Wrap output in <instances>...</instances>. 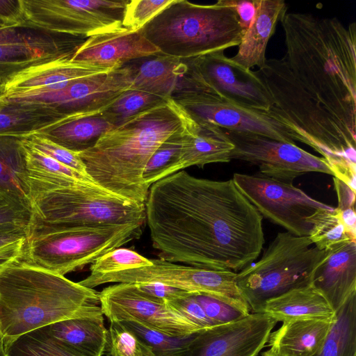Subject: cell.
Instances as JSON below:
<instances>
[{
  "label": "cell",
  "mask_w": 356,
  "mask_h": 356,
  "mask_svg": "<svg viewBox=\"0 0 356 356\" xmlns=\"http://www.w3.org/2000/svg\"><path fill=\"white\" fill-rule=\"evenodd\" d=\"M17 203V202H13L7 198H6L5 197L3 196H1L0 195V206L1 205H3V204H8V203ZM21 204V203H20ZM25 205V204H24Z\"/></svg>",
  "instance_id": "cell-52"
},
{
  "label": "cell",
  "mask_w": 356,
  "mask_h": 356,
  "mask_svg": "<svg viewBox=\"0 0 356 356\" xmlns=\"http://www.w3.org/2000/svg\"><path fill=\"white\" fill-rule=\"evenodd\" d=\"M26 238L0 248V271L19 260Z\"/></svg>",
  "instance_id": "cell-47"
},
{
  "label": "cell",
  "mask_w": 356,
  "mask_h": 356,
  "mask_svg": "<svg viewBox=\"0 0 356 356\" xmlns=\"http://www.w3.org/2000/svg\"><path fill=\"white\" fill-rule=\"evenodd\" d=\"M205 314L215 325L236 321L248 316L237 308L204 293H193Z\"/></svg>",
  "instance_id": "cell-42"
},
{
  "label": "cell",
  "mask_w": 356,
  "mask_h": 356,
  "mask_svg": "<svg viewBox=\"0 0 356 356\" xmlns=\"http://www.w3.org/2000/svg\"><path fill=\"white\" fill-rule=\"evenodd\" d=\"M0 19L7 27L22 26L24 22L21 0H0Z\"/></svg>",
  "instance_id": "cell-46"
},
{
  "label": "cell",
  "mask_w": 356,
  "mask_h": 356,
  "mask_svg": "<svg viewBox=\"0 0 356 356\" xmlns=\"http://www.w3.org/2000/svg\"><path fill=\"white\" fill-rule=\"evenodd\" d=\"M106 352L110 356H156L150 346L120 322H110Z\"/></svg>",
  "instance_id": "cell-37"
},
{
  "label": "cell",
  "mask_w": 356,
  "mask_h": 356,
  "mask_svg": "<svg viewBox=\"0 0 356 356\" xmlns=\"http://www.w3.org/2000/svg\"><path fill=\"white\" fill-rule=\"evenodd\" d=\"M136 284L145 294L165 302L189 293V292L159 282H143Z\"/></svg>",
  "instance_id": "cell-45"
},
{
  "label": "cell",
  "mask_w": 356,
  "mask_h": 356,
  "mask_svg": "<svg viewBox=\"0 0 356 356\" xmlns=\"http://www.w3.org/2000/svg\"><path fill=\"white\" fill-rule=\"evenodd\" d=\"M152 264L149 259L128 248L114 249L97 259L90 266V275L118 272Z\"/></svg>",
  "instance_id": "cell-38"
},
{
  "label": "cell",
  "mask_w": 356,
  "mask_h": 356,
  "mask_svg": "<svg viewBox=\"0 0 356 356\" xmlns=\"http://www.w3.org/2000/svg\"><path fill=\"white\" fill-rule=\"evenodd\" d=\"M0 356H6V351L3 343V341L0 332Z\"/></svg>",
  "instance_id": "cell-51"
},
{
  "label": "cell",
  "mask_w": 356,
  "mask_h": 356,
  "mask_svg": "<svg viewBox=\"0 0 356 356\" xmlns=\"http://www.w3.org/2000/svg\"><path fill=\"white\" fill-rule=\"evenodd\" d=\"M334 183L339 202L337 208L339 210L355 208V191L336 177H334Z\"/></svg>",
  "instance_id": "cell-50"
},
{
  "label": "cell",
  "mask_w": 356,
  "mask_h": 356,
  "mask_svg": "<svg viewBox=\"0 0 356 356\" xmlns=\"http://www.w3.org/2000/svg\"><path fill=\"white\" fill-rule=\"evenodd\" d=\"M72 56H63L25 69L3 86L4 95L30 90H56L72 81L112 70L74 61Z\"/></svg>",
  "instance_id": "cell-22"
},
{
  "label": "cell",
  "mask_w": 356,
  "mask_h": 356,
  "mask_svg": "<svg viewBox=\"0 0 356 356\" xmlns=\"http://www.w3.org/2000/svg\"><path fill=\"white\" fill-rule=\"evenodd\" d=\"M312 224L309 238L319 250L347 240H356L346 227L337 207L318 210L309 218Z\"/></svg>",
  "instance_id": "cell-35"
},
{
  "label": "cell",
  "mask_w": 356,
  "mask_h": 356,
  "mask_svg": "<svg viewBox=\"0 0 356 356\" xmlns=\"http://www.w3.org/2000/svg\"><path fill=\"white\" fill-rule=\"evenodd\" d=\"M234 1L240 24L243 32L245 33L252 22L256 13L254 0H234Z\"/></svg>",
  "instance_id": "cell-48"
},
{
  "label": "cell",
  "mask_w": 356,
  "mask_h": 356,
  "mask_svg": "<svg viewBox=\"0 0 356 356\" xmlns=\"http://www.w3.org/2000/svg\"><path fill=\"white\" fill-rule=\"evenodd\" d=\"M86 39L29 26L0 29V85L33 65L73 55Z\"/></svg>",
  "instance_id": "cell-16"
},
{
  "label": "cell",
  "mask_w": 356,
  "mask_h": 356,
  "mask_svg": "<svg viewBox=\"0 0 356 356\" xmlns=\"http://www.w3.org/2000/svg\"><path fill=\"white\" fill-rule=\"evenodd\" d=\"M8 356H86L38 330L22 335L8 348Z\"/></svg>",
  "instance_id": "cell-36"
},
{
  "label": "cell",
  "mask_w": 356,
  "mask_h": 356,
  "mask_svg": "<svg viewBox=\"0 0 356 356\" xmlns=\"http://www.w3.org/2000/svg\"><path fill=\"white\" fill-rule=\"evenodd\" d=\"M195 122L184 151L180 171L193 165L203 168L209 163L229 162L234 145L225 131L209 122Z\"/></svg>",
  "instance_id": "cell-28"
},
{
  "label": "cell",
  "mask_w": 356,
  "mask_h": 356,
  "mask_svg": "<svg viewBox=\"0 0 356 356\" xmlns=\"http://www.w3.org/2000/svg\"><path fill=\"white\" fill-rule=\"evenodd\" d=\"M261 356H274L273 355L270 354L268 351L263 352L261 353Z\"/></svg>",
  "instance_id": "cell-54"
},
{
  "label": "cell",
  "mask_w": 356,
  "mask_h": 356,
  "mask_svg": "<svg viewBox=\"0 0 356 356\" xmlns=\"http://www.w3.org/2000/svg\"><path fill=\"white\" fill-rule=\"evenodd\" d=\"M191 62L224 102L264 112L271 107V99L256 71L235 63L224 51L193 58Z\"/></svg>",
  "instance_id": "cell-18"
},
{
  "label": "cell",
  "mask_w": 356,
  "mask_h": 356,
  "mask_svg": "<svg viewBox=\"0 0 356 356\" xmlns=\"http://www.w3.org/2000/svg\"><path fill=\"white\" fill-rule=\"evenodd\" d=\"M313 356H356V293L335 311L325 340Z\"/></svg>",
  "instance_id": "cell-31"
},
{
  "label": "cell",
  "mask_w": 356,
  "mask_h": 356,
  "mask_svg": "<svg viewBox=\"0 0 356 356\" xmlns=\"http://www.w3.org/2000/svg\"><path fill=\"white\" fill-rule=\"evenodd\" d=\"M277 321L265 313H250L234 322L203 328L186 343L156 356H257L266 346Z\"/></svg>",
  "instance_id": "cell-14"
},
{
  "label": "cell",
  "mask_w": 356,
  "mask_h": 356,
  "mask_svg": "<svg viewBox=\"0 0 356 356\" xmlns=\"http://www.w3.org/2000/svg\"><path fill=\"white\" fill-rule=\"evenodd\" d=\"M22 138L20 136L0 135V195L31 207Z\"/></svg>",
  "instance_id": "cell-27"
},
{
  "label": "cell",
  "mask_w": 356,
  "mask_h": 356,
  "mask_svg": "<svg viewBox=\"0 0 356 356\" xmlns=\"http://www.w3.org/2000/svg\"><path fill=\"white\" fill-rule=\"evenodd\" d=\"M325 254L309 236L277 233L260 259L236 273L235 281L251 313H262L268 300L310 285Z\"/></svg>",
  "instance_id": "cell-7"
},
{
  "label": "cell",
  "mask_w": 356,
  "mask_h": 356,
  "mask_svg": "<svg viewBox=\"0 0 356 356\" xmlns=\"http://www.w3.org/2000/svg\"><path fill=\"white\" fill-rule=\"evenodd\" d=\"M145 211L152 246L164 261L236 273L265 242L263 217L232 179L179 171L149 187Z\"/></svg>",
  "instance_id": "cell-2"
},
{
  "label": "cell",
  "mask_w": 356,
  "mask_h": 356,
  "mask_svg": "<svg viewBox=\"0 0 356 356\" xmlns=\"http://www.w3.org/2000/svg\"><path fill=\"white\" fill-rule=\"evenodd\" d=\"M136 65L126 64L106 73L72 81L56 90H30L3 95L0 103L47 106L65 118L100 113L131 88Z\"/></svg>",
  "instance_id": "cell-10"
},
{
  "label": "cell",
  "mask_w": 356,
  "mask_h": 356,
  "mask_svg": "<svg viewBox=\"0 0 356 356\" xmlns=\"http://www.w3.org/2000/svg\"><path fill=\"white\" fill-rule=\"evenodd\" d=\"M173 1L174 0L128 1L124 10L122 26L131 31L142 29Z\"/></svg>",
  "instance_id": "cell-40"
},
{
  "label": "cell",
  "mask_w": 356,
  "mask_h": 356,
  "mask_svg": "<svg viewBox=\"0 0 356 356\" xmlns=\"http://www.w3.org/2000/svg\"><path fill=\"white\" fill-rule=\"evenodd\" d=\"M86 356H104L108 329L104 315L66 319L36 330Z\"/></svg>",
  "instance_id": "cell-25"
},
{
  "label": "cell",
  "mask_w": 356,
  "mask_h": 356,
  "mask_svg": "<svg viewBox=\"0 0 356 356\" xmlns=\"http://www.w3.org/2000/svg\"><path fill=\"white\" fill-rule=\"evenodd\" d=\"M4 95V89L2 85H0V98Z\"/></svg>",
  "instance_id": "cell-53"
},
{
  "label": "cell",
  "mask_w": 356,
  "mask_h": 356,
  "mask_svg": "<svg viewBox=\"0 0 356 356\" xmlns=\"http://www.w3.org/2000/svg\"><path fill=\"white\" fill-rule=\"evenodd\" d=\"M112 128L113 126L100 113L67 118L36 134L79 153L94 145L103 134Z\"/></svg>",
  "instance_id": "cell-29"
},
{
  "label": "cell",
  "mask_w": 356,
  "mask_h": 356,
  "mask_svg": "<svg viewBox=\"0 0 356 356\" xmlns=\"http://www.w3.org/2000/svg\"><path fill=\"white\" fill-rule=\"evenodd\" d=\"M262 313L270 316L277 322L299 318L332 320L335 316L334 309L311 284L268 300Z\"/></svg>",
  "instance_id": "cell-26"
},
{
  "label": "cell",
  "mask_w": 356,
  "mask_h": 356,
  "mask_svg": "<svg viewBox=\"0 0 356 356\" xmlns=\"http://www.w3.org/2000/svg\"><path fill=\"white\" fill-rule=\"evenodd\" d=\"M170 308L182 314L201 328L215 325L205 314L203 308L189 293L184 296L165 302Z\"/></svg>",
  "instance_id": "cell-43"
},
{
  "label": "cell",
  "mask_w": 356,
  "mask_h": 356,
  "mask_svg": "<svg viewBox=\"0 0 356 356\" xmlns=\"http://www.w3.org/2000/svg\"><path fill=\"white\" fill-rule=\"evenodd\" d=\"M254 19L244 33L237 53L231 57L235 63L250 70L264 66L268 41L287 10L283 0H254Z\"/></svg>",
  "instance_id": "cell-23"
},
{
  "label": "cell",
  "mask_w": 356,
  "mask_h": 356,
  "mask_svg": "<svg viewBox=\"0 0 356 356\" xmlns=\"http://www.w3.org/2000/svg\"><path fill=\"white\" fill-rule=\"evenodd\" d=\"M24 22L58 33L87 38L122 27L127 0H21Z\"/></svg>",
  "instance_id": "cell-11"
},
{
  "label": "cell",
  "mask_w": 356,
  "mask_h": 356,
  "mask_svg": "<svg viewBox=\"0 0 356 356\" xmlns=\"http://www.w3.org/2000/svg\"><path fill=\"white\" fill-rule=\"evenodd\" d=\"M225 131L234 145L231 160H241L257 165V174L261 176L290 184L308 172L333 176L324 158L312 154L296 144L275 140L255 134Z\"/></svg>",
  "instance_id": "cell-13"
},
{
  "label": "cell",
  "mask_w": 356,
  "mask_h": 356,
  "mask_svg": "<svg viewBox=\"0 0 356 356\" xmlns=\"http://www.w3.org/2000/svg\"><path fill=\"white\" fill-rule=\"evenodd\" d=\"M6 356H8V355H6Z\"/></svg>",
  "instance_id": "cell-56"
},
{
  "label": "cell",
  "mask_w": 356,
  "mask_h": 356,
  "mask_svg": "<svg viewBox=\"0 0 356 356\" xmlns=\"http://www.w3.org/2000/svg\"><path fill=\"white\" fill-rule=\"evenodd\" d=\"M22 143L29 176L65 186L95 184L72 168L31 147L23 141V138Z\"/></svg>",
  "instance_id": "cell-33"
},
{
  "label": "cell",
  "mask_w": 356,
  "mask_h": 356,
  "mask_svg": "<svg viewBox=\"0 0 356 356\" xmlns=\"http://www.w3.org/2000/svg\"><path fill=\"white\" fill-rule=\"evenodd\" d=\"M193 120L169 98L107 131L78 154L97 185L120 197L145 204L149 192L143 179L145 165L168 138Z\"/></svg>",
  "instance_id": "cell-3"
},
{
  "label": "cell",
  "mask_w": 356,
  "mask_h": 356,
  "mask_svg": "<svg viewBox=\"0 0 356 356\" xmlns=\"http://www.w3.org/2000/svg\"><path fill=\"white\" fill-rule=\"evenodd\" d=\"M131 88L164 98H172L187 92H203L220 96L195 70L191 58L162 54L136 65Z\"/></svg>",
  "instance_id": "cell-19"
},
{
  "label": "cell",
  "mask_w": 356,
  "mask_h": 356,
  "mask_svg": "<svg viewBox=\"0 0 356 356\" xmlns=\"http://www.w3.org/2000/svg\"><path fill=\"white\" fill-rule=\"evenodd\" d=\"M334 319L299 318L284 321L277 330L271 332L267 351L274 356H313L325 341Z\"/></svg>",
  "instance_id": "cell-24"
},
{
  "label": "cell",
  "mask_w": 356,
  "mask_h": 356,
  "mask_svg": "<svg viewBox=\"0 0 356 356\" xmlns=\"http://www.w3.org/2000/svg\"><path fill=\"white\" fill-rule=\"evenodd\" d=\"M120 323L133 332L142 341L150 346L155 355L181 347L186 343L189 337H171L134 321Z\"/></svg>",
  "instance_id": "cell-41"
},
{
  "label": "cell",
  "mask_w": 356,
  "mask_h": 356,
  "mask_svg": "<svg viewBox=\"0 0 356 356\" xmlns=\"http://www.w3.org/2000/svg\"><path fill=\"white\" fill-rule=\"evenodd\" d=\"M65 119L47 106L0 103V135L26 136Z\"/></svg>",
  "instance_id": "cell-30"
},
{
  "label": "cell",
  "mask_w": 356,
  "mask_h": 356,
  "mask_svg": "<svg viewBox=\"0 0 356 356\" xmlns=\"http://www.w3.org/2000/svg\"><path fill=\"white\" fill-rule=\"evenodd\" d=\"M99 299L110 322L134 321L174 337H188L203 329L165 302L141 291L136 284L107 286L99 293Z\"/></svg>",
  "instance_id": "cell-15"
},
{
  "label": "cell",
  "mask_w": 356,
  "mask_h": 356,
  "mask_svg": "<svg viewBox=\"0 0 356 356\" xmlns=\"http://www.w3.org/2000/svg\"><path fill=\"white\" fill-rule=\"evenodd\" d=\"M23 141L31 147L92 179L88 175L84 163L78 153L70 151L36 133L23 136Z\"/></svg>",
  "instance_id": "cell-39"
},
{
  "label": "cell",
  "mask_w": 356,
  "mask_h": 356,
  "mask_svg": "<svg viewBox=\"0 0 356 356\" xmlns=\"http://www.w3.org/2000/svg\"><path fill=\"white\" fill-rule=\"evenodd\" d=\"M29 226L15 225L0 228V248L15 241L27 238Z\"/></svg>",
  "instance_id": "cell-49"
},
{
  "label": "cell",
  "mask_w": 356,
  "mask_h": 356,
  "mask_svg": "<svg viewBox=\"0 0 356 356\" xmlns=\"http://www.w3.org/2000/svg\"><path fill=\"white\" fill-rule=\"evenodd\" d=\"M3 27H7V26L6 25L4 22L0 19V29Z\"/></svg>",
  "instance_id": "cell-55"
},
{
  "label": "cell",
  "mask_w": 356,
  "mask_h": 356,
  "mask_svg": "<svg viewBox=\"0 0 356 356\" xmlns=\"http://www.w3.org/2000/svg\"><path fill=\"white\" fill-rule=\"evenodd\" d=\"M143 225L86 227L26 238L18 261L65 276L138 239Z\"/></svg>",
  "instance_id": "cell-8"
},
{
  "label": "cell",
  "mask_w": 356,
  "mask_h": 356,
  "mask_svg": "<svg viewBox=\"0 0 356 356\" xmlns=\"http://www.w3.org/2000/svg\"><path fill=\"white\" fill-rule=\"evenodd\" d=\"M104 315L99 293L18 261L0 271V332L6 351L18 338L66 319Z\"/></svg>",
  "instance_id": "cell-4"
},
{
  "label": "cell",
  "mask_w": 356,
  "mask_h": 356,
  "mask_svg": "<svg viewBox=\"0 0 356 356\" xmlns=\"http://www.w3.org/2000/svg\"><path fill=\"white\" fill-rule=\"evenodd\" d=\"M196 124L193 120L186 128L170 136L157 148L143 174V181L147 188L160 179L180 171L184 151Z\"/></svg>",
  "instance_id": "cell-32"
},
{
  "label": "cell",
  "mask_w": 356,
  "mask_h": 356,
  "mask_svg": "<svg viewBox=\"0 0 356 356\" xmlns=\"http://www.w3.org/2000/svg\"><path fill=\"white\" fill-rule=\"evenodd\" d=\"M142 31L164 55L193 58L238 46L244 32L234 0L200 5L174 1Z\"/></svg>",
  "instance_id": "cell-6"
},
{
  "label": "cell",
  "mask_w": 356,
  "mask_h": 356,
  "mask_svg": "<svg viewBox=\"0 0 356 356\" xmlns=\"http://www.w3.org/2000/svg\"><path fill=\"white\" fill-rule=\"evenodd\" d=\"M31 219L28 238L65 230L144 225L145 204L108 192L95 184L61 186L28 176Z\"/></svg>",
  "instance_id": "cell-5"
},
{
  "label": "cell",
  "mask_w": 356,
  "mask_h": 356,
  "mask_svg": "<svg viewBox=\"0 0 356 356\" xmlns=\"http://www.w3.org/2000/svg\"><path fill=\"white\" fill-rule=\"evenodd\" d=\"M172 99L195 121L209 122L225 130L259 134L284 143L300 142L294 132L266 112L225 102L218 95L187 92L178 94Z\"/></svg>",
  "instance_id": "cell-17"
},
{
  "label": "cell",
  "mask_w": 356,
  "mask_h": 356,
  "mask_svg": "<svg viewBox=\"0 0 356 356\" xmlns=\"http://www.w3.org/2000/svg\"><path fill=\"white\" fill-rule=\"evenodd\" d=\"M325 250V257L314 272L311 285L336 311L356 293V240L335 243Z\"/></svg>",
  "instance_id": "cell-21"
},
{
  "label": "cell",
  "mask_w": 356,
  "mask_h": 356,
  "mask_svg": "<svg viewBox=\"0 0 356 356\" xmlns=\"http://www.w3.org/2000/svg\"><path fill=\"white\" fill-rule=\"evenodd\" d=\"M286 53L256 71L266 113L321 154L333 174L355 167L356 24L309 13L281 20Z\"/></svg>",
  "instance_id": "cell-1"
},
{
  "label": "cell",
  "mask_w": 356,
  "mask_h": 356,
  "mask_svg": "<svg viewBox=\"0 0 356 356\" xmlns=\"http://www.w3.org/2000/svg\"><path fill=\"white\" fill-rule=\"evenodd\" d=\"M164 98L143 90L130 88L122 92L101 114L113 127L120 126L138 114L161 104Z\"/></svg>",
  "instance_id": "cell-34"
},
{
  "label": "cell",
  "mask_w": 356,
  "mask_h": 356,
  "mask_svg": "<svg viewBox=\"0 0 356 356\" xmlns=\"http://www.w3.org/2000/svg\"><path fill=\"white\" fill-rule=\"evenodd\" d=\"M232 179L263 218L296 236H309L312 228L309 218L319 209L331 207L293 184L259 174L234 173Z\"/></svg>",
  "instance_id": "cell-12"
},
{
  "label": "cell",
  "mask_w": 356,
  "mask_h": 356,
  "mask_svg": "<svg viewBox=\"0 0 356 356\" xmlns=\"http://www.w3.org/2000/svg\"><path fill=\"white\" fill-rule=\"evenodd\" d=\"M152 264L98 275H88L79 284L90 289L106 283L159 282L191 293H204L219 299L245 315L250 308L235 281L236 273L177 264L153 259Z\"/></svg>",
  "instance_id": "cell-9"
},
{
  "label": "cell",
  "mask_w": 356,
  "mask_h": 356,
  "mask_svg": "<svg viewBox=\"0 0 356 356\" xmlns=\"http://www.w3.org/2000/svg\"><path fill=\"white\" fill-rule=\"evenodd\" d=\"M31 219V207L20 203H8L0 206V228L15 225H28Z\"/></svg>",
  "instance_id": "cell-44"
},
{
  "label": "cell",
  "mask_w": 356,
  "mask_h": 356,
  "mask_svg": "<svg viewBox=\"0 0 356 356\" xmlns=\"http://www.w3.org/2000/svg\"><path fill=\"white\" fill-rule=\"evenodd\" d=\"M159 54L142 29L131 31L122 26L87 38L76 48L72 60L113 70L132 60Z\"/></svg>",
  "instance_id": "cell-20"
}]
</instances>
